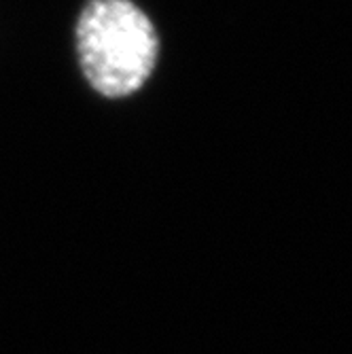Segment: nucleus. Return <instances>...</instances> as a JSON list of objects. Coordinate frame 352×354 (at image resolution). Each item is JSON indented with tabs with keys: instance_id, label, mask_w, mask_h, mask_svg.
Wrapping results in <instances>:
<instances>
[{
	"instance_id": "f257e3e1",
	"label": "nucleus",
	"mask_w": 352,
	"mask_h": 354,
	"mask_svg": "<svg viewBox=\"0 0 352 354\" xmlns=\"http://www.w3.org/2000/svg\"><path fill=\"white\" fill-rule=\"evenodd\" d=\"M75 37L81 73L104 98L136 93L157 66V30L132 0H87Z\"/></svg>"
}]
</instances>
